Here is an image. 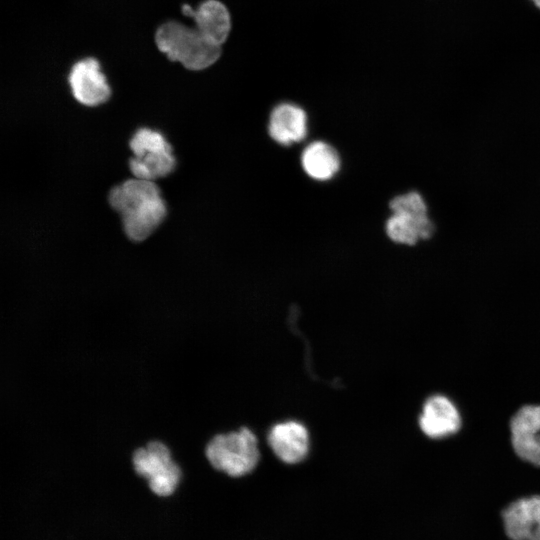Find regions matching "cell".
Listing matches in <instances>:
<instances>
[{
	"mask_svg": "<svg viewBox=\"0 0 540 540\" xmlns=\"http://www.w3.org/2000/svg\"><path fill=\"white\" fill-rule=\"evenodd\" d=\"M127 237L135 242L148 238L167 215L166 203L154 181L133 178L113 187L108 196Z\"/></svg>",
	"mask_w": 540,
	"mask_h": 540,
	"instance_id": "1",
	"label": "cell"
},
{
	"mask_svg": "<svg viewBox=\"0 0 540 540\" xmlns=\"http://www.w3.org/2000/svg\"><path fill=\"white\" fill-rule=\"evenodd\" d=\"M155 42L169 60L177 61L192 71L212 66L222 52L221 46L209 41L195 26L176 21L162 24L156 31Z\"/></svg>",
	"mask_w": 540,
	"mask_h": 540,
	"instance_id": "2",
	"label": "cell"
},
{
	"mask_svg": "<svg viewBox=\"0 0 540 540\" xmlns=\"http://www.w3.org/2000/svg\"><path fill=\"white\" fill-rule=\"evenodd\" d=\"M255 433L242 427L236 431L214 436L206 446L210 464L231 477L251 473L260 461V449Z\"/></svg>",
	"mask_w": 540,
	"mask_h": 540,
	"instance_id": "3",
	"label": "cell"
},
{
	"mask_svg": "<svg viewBox=\"0 0 540 540\" xmlns=\"http://www.w3.org/2000/svg\"><path fill=\"white\" fill-rule=\"evenodd\" d=\"M390 209L393 214L388 218L385 229L393 242L415 245L433 235L435 226L428 216L426 202L418 192L396 196L390 202Z\"/></svg>",
	"mask_w": 540,
	"mask_h": 540,
	"instance_id": "4",
	"label": "cell"
},
{
	"mask_svg": "<svg viewBox=\"0 0 540 540\" xmlns=\"http://www.w3.org/2000/svg\"><path fill=\"white\" fill-rule=\"evenodd\" d=\"M133 157L129 168L134 178L154 181L172 173L176 159L172 147L159 131L142 127L129 141Z\"/></svg>",
	"mask_w": 540,
	"mask_h": 540,
	"instance_id": "5",
	"label": "cell"
},
{
	"mask_svg": "<svg viewBox=\"0 0 540 540\" xmlns=\"http://www.w3.org/2000/svg\"><path fill=\"white\" fill-rule=\"evenodd\" d=\"M135 471L147 478L150 489L159 496H168L179 483L181 472L168 448L161 442H150L133 455Z\"/></svg>",
	"mask_w": 540,
	"mask_h": 540,
	"instance_id": "6",
	"label": "cell"
},
{
	"mask_svg": "<svg viewBox=\"0 0 540 540\" xmlns=\"http://www.w3.org/2000/svg\"><path fill=\"white\" fill-rule=\"evenodd\" d=\"M73 97L82 105L96 107L111 96V88L95 58L77 61L68 75Z\"/></svg>",
	"mask_w": 540,
	"mask_h": 540,
	"instance_id": "7",
	"label": "cell"
},
{
	"mask_svg": "<svg viewBox=\"0 0 540 540\" xmlns=\"http://www.w3.org/2000/svg\"><path fill=\"white\" fill-rule=\"evenodd\" d=\"M267 443L280 461L295 465L305 460L309 454L310 434L302 422L286 420L269 429Z\"/></svg>",
	"mask_w": 540,
	"mask_h": 540,
	"instance_id": "8",
	"label": "cell"
},
{
	"mask_svg": "<svg viewBox=\"0 0 540 540\" xmlns=\"http://www.w3.org/2000/svg\"><path fill=\"white\" fill-rule=\"evenodd\" d=\"M511 443L523 461L540 466V405L522 406L510 421Z\"/></svg>",
	"mask_w": 540,
	"mask_h": 540,
	"instance_id": "9",
	"label": "cell"
},
{
	"mask_svg": "<svg viewBox=\"0 0 540 540\" xmlns=\"http://www.w3.org/2000/svg\"><path fill=\"white\" fill-rule=\"evenodd\" d=\"M418 425L428 438L442 439L456 434L461 429L462 418L451 399L442 394H435L424 402Z\"/></svg>",
	"mask_w": 540,
	"mask_h": 540,
	"instance_id": "10",
	"label": "cell"
},
{
	"mask_svg": "<svg viewBox=\"0 0 540 540\" xmlns=\"http://www.w3.org/2000/svg\"><path fill=\"white\" fill-rule=\"evenodd\" d=\"M504 531L511 540H540V495L511 502L502 512Z\"/></svg>",
	"mask_w": 540,
	"mask_h": 540,
	"instance_id": "11",
	"label": "cell"
},
{
	"mask_svg": "<svg viewBox=\"0 0 540 540\" xmlns=\"http://www.w3.org/2000/svg\"><path fill=\"white\" fill-rule=\"evenodd\" d=\"M182 13L193 18L195 27L212 43L221 46L232 31V16L228 7L219 0H205L196 9L182 6Z\"/></svg>",
	"mask_w": 540,
	"mask_h": 540,
	"instance_id": "12",
	"label": "cell"
},
{
	"mask_svg": "<svg viewBox=\"0 0 540 540\" xmlns=\"http://www.w3.org/2000/svg\"><path fill=\"white\" fill-rule=\"evenodd\" d=\"M268 132L281 145H291L302 141L307 135L305 111L291 103L277 105L271 112Z\"/></svg>",
	"mask_w": 540,
	"mask_h": 540,
	"instance_id": "13",
	"label": "cell"
},
{
	"mask_svg": "<svg viewBox=\"0 0 540 540\" xmlns=\"http://www.w3.org/2000/svg\"><path fill=\"white\" fill-rule=\"evenodd\" d=\"M301 164L308 176L315 180L326 181L339 171L340 158L332 146L315 141L304 149Z\"/></svg>",
	"mask_w": 540,
	"mask_h": 540,
	"instance_id": "14",
	"label": "cell"
},
{
	"mask_svg": "<svg viewBox=\"0 0 540 540\" xmlns=\"http://www.w3.org/2000/svg\"><path fill=\"white\" fill-rule=\"evenodd\" d=\"M540 9V0H531Z\"/></svg>",
	"mask_w": 540,
	"mask_h": 540,
	"instance_id": "15",
	"label": "cell"
}]
</instances>
